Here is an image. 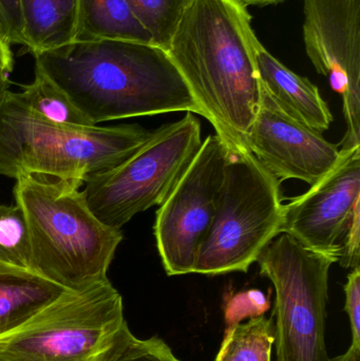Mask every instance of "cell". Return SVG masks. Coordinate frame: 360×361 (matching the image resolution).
<instances>
[{
	"mask_svg": "<svg viewBox=\"0 0 360 361\" xmlns=\"http://www.w3.org/2000/svg\"><path fill=\"white\" fill-rule=\"evenodd\" d=\"M25 48L33 56L74 42L80 0H20Z\"/></svg>",
	"mask_w": 360,
	"mask_h": 361,
	"instance_id": "9a60e30c",
	"label": "cell"
},
{
	"mask_svg": "<svg viewBox=\"0 0 360 361\" xmlns=\"http://www.w3.org/2000/svg\"><path fill=\"white\" fill-rule=\"evenodd\" d=\"M245 6H268V4H280L285 0H240Z\"/></svg>",
	"mask_w": 360,
	"mask_h": 361,
	"instance_id": "83f0119b",
	"label": "cell"
},
{
	"mask_svg": "<svg viewBox=\"0 0 360 361\" xmlns=\"http://www.w3.org/2000/svg\"><path fill=\"white\" fill-rule=\"evenodd\" d=\"M344 290L346 294L345 311L348 314L352 333L351 345L360 347V267H355L349 274Z\"/></svg>",
	"mask_w": 360,
	"mask_h": 361,
	"instance_id": "603a6c76",
	"label": "cell"
},
{
	"mask_svg": "<svg viewBox=\"0 0 360 361\" xmlns=\"http://www.w3.org/2000/svg\"><path fill=\"white\" fill-rule=\"evenodd\" d=\"M13 69H14V56H13L11 44L0 33V70L11 74Z\"/></svg>",
	"mask_w": 360,
	"mask_h": 361,
	"instance_id": "484cf974",
	"label": "cell"
},
{
	"mask_svg": "<svg viewBox=\"0 0 360 361\" xmlns=\"http://www.w3.org/2000/svg\"><path fill=\"white\" fill-rule=\"evenodd\" d=\"M228 146L217 214L192 274L247 273L281 233L283 204L279 180L244 146Z\"/></svg>",
	"mask_w": 360,
	"mask_h": 361,
	"instance_id": "5b68a950",
	"label": "cell"
},
{
	"mask_svg": "<svg viewBox=\"0 0 360 361\" xmlns=\"http://www.w3.org/2000/svg\"><path fill=\"white\" fill-rule=\"evenodd\" d=\"M359 204L360 146H356L340 149L335 166L325 177L304 195L283 204L281 233L309 250L340 261L345 237Z\"/></svg>",
	"mask_w": 360,
	"mask_h": 361,
	"instance_id": "8fae6325",
	"label": "cell"
},
{
	"mask_svg": "<svg viewBox=\"0 0 360 361\" xmlns=\"http://www.w3.org/2000/svg\"><path fill=\"white\" fill-rule=\"evenodd\" d=\"M0 20L11 46L25 47L20 0H0Z\"/></svg>",
	"mask_w": 360,
	"mask_h": 361,
	"instance_id": "cb8c5ba5",
	"label": "cell"
},
{
	"mask_svg": "<svg viewBox=\"0 0 360 361\" xmlns=\"http://www.w3.org/2000/svg\"><path fill=\"white\" fill-rule=\"evenodd\" d=\"M274 317L264 316L230 326L215 361H272Z\"/></svg>",
	"mask_w": 360,
	"mask_h": 361,
	"instance_id": "e0dca14e",
	"label": "cell"
},
{
	"mask_svg": "<svg viewBox=\"0 0 360 361\" xmlns=\"http://www.w3.org/2000/svg\"><path fill=\"white\" fill-rule=\"evenodd\" d=\"M257 262L276 293V361H330L325 343L329 271L337 260L281 233Z\"/></svg>",
	"mask_w": 360,
	"mask_h": 361,
	"instance_id": "8992f818",
	"label": "cell"
},
{
	"mask_svg": "<svg viewBox=\"0 0 360 361\" xmlns=\"http://www.w3.org/2000/svg\"><path fill=\"white\" fill-rule=\"evenodd\" d=\"M247 8L240 0H192L166 50L204 118L234 146H244L261 95Z\"/></svg>",
	"mask_w": 360,
	"mask_h": 361,
	"instance_id": "7a4b0ae2",
	"label": "cell"
},
{
	"mask_svg": "<svg viewBox=\"0 0 360 361\" xmlns=\"http://www.w3.org/2000/svg\"><path fill=\"white\" fill-rule=\"evenodd\" d=\"M125 324L122 296L109 280L68 290L0 337V361H97Z\"/></svg>",
	"mask_w": 360,
	"mask_h": 361,
	"instance_id": "ba28073f",
	"label": "cell"
},
{
	"mask_svg": "<svg viewBox=\"0 0 360 361\" xmlns=\"http://www.w3.org/2000/svg\"><path fill=\"white\" fill-rule=\"evenodd\" d=\"M268 307V299L259 290H252L237 294L226 303L224 318L228 328L241 324L247 318L253 319L263 316Z\"/></svg>",
	"mask_w": 360,
	"mask_h": 361,
	"instance_id": "7402d4cb",
	"label": "cell"
},
{
	"mask_svg": "<svg viewBox=\"0 0 360 361\" xmlns=\"http://www.w3.org/2000/svg\"><path fill=\"white\" fill-rule=\"evenodd\" d=\"M68 290L30 269L0 264V337L23 326Z\"/></svg>",
	"mask_w": 360,
	"mask_h": 361,
	"instance_id": "5bb4252c",
	"label": "cell"
},
{
	"mask_svg": "<svg viewBox=\"0 0 360 361\" xmlns=\"http://www.w3.org/2000/svg\"><path fill=\"white\" fill-rule=\"evenodd\" d=\"M21 88L23 90L17 92L21 101L46 120L63 126H95L54 82L36 68L33 82Z\"/></svg>",
	"mask_w": 360,
	"mask_h": 361,
	"instance_id": "ac0fdd59",
	"label": "cell"
},
{
	"mask_svg": "<svg viewBox=\"0 0 360 361\" xmlns=\"http://www.w3.org/2000/svg\"><path fill=\"white\" fill-rule=\"evenodd\" d=\"M0 33H1L2 35H4V37H6V34H4V27H2L1 20H0Z\"/></svg>",
	"mask_w": 360,
	"mask_h": 361,
	"instance_id": "f546056e",
	"label": "cell"
},
{
	"mask_svg": "<svg viewBox=\"0 0 360 361\" xmlns=\"http://www.w3.org/2000/svg\"><path fill=\"white\" fill-rule=\"evenodd\" d=\"M97 361H182L159 337L139 339L124 324Z\"/></svg>",
	"mask_w": 360,
	"mask_h": 361,
	"instance_id": "44dd1931",
	"label": "cell"
},
{
	"mask_svg": "<svg viewBox=\"0 0 360 361\" xmlns=\"http://www.w3.org/2000/svg\"><path fill=\"white\" fill-rule=\"evenodd\" d=\"M133 14L148 32L152 44L167 50L192 0H128Z\"/></svg>",
	"mask_w": 360,
	"mask_h": 361,
	"instance_id": "d6986e66",
	"label": "cell"
},
{
	"mask_svg": "<svg viewBox=\"0 0 360 361\" xmlns=\"http://www.w3.org/2000/svg\"><path fill=\"white\" fill-rule=\"evenodd\" d=\"M93 125L185 111L204 116L165 49L130 40H74L34 56Z\"/></svg>",
	"mask_w": 360,
	"mask_h": 361,
	"instance_id": "6da1fadb",
	"label": "cell"
},
{
	"mask_svg": "<svg viewBox=\"0 0 360 361\" xmlns=\"http://www.w3.org/2000/svg\"><path fill=\"white\" fill-rule=\"evenodd\" d=\"M244 146L279 180L296 179L310 185L325 177L340 156L338 145L290 116L262 85Z\"/></svg>",
	"mask_w": 360,
	"mask_h": 361,
	"instance_id": "7c38bea8",
	"label": "cell"
},
{
	"mask_svg": "<svg viewBox=\"0 0 360 361\" xmlns=\"http://www.w3.org/2000/svg\"><path fill=\"white\" fill-rule=\"evenodd\" d=\"M130 40L151 37L133 14L128 0H80L75 40Z\"/></svg>",
	"mask_w": 360,
	"mask_h": 361,
	"instance_id": "2e32d148",
	"label": "cell"
},
{
	"mask_svg": "<svg viewBox=\"0 0 360 361\" xmlns=\"http://www.w3.org/2000/svg\"><path fill=\"white\" fill-rule=\"evenodd\" d=\"M201 124L192 112L152 131L122 164L85 180V197L104 224L120 229L135 214L161 205L202 146Z\"/></svg>",
	"mask_w": 360,
	"mask_h": 361,
	"instance_id": "52a82bcc",
	"label": "cell"
},
{
	"mask_svg": "<svg viewBox=\"0 0 360 361\" xmlns=\"http://www.w3.org/2000/svg\"><path fill=\"white\" fill-rule=\"evenodd\" d=\"M84 182L42 175H20L14 186L31 242V269L69 290L107 281L123 240L89 207Z\"/></svg>",
	"mask_w": 360,
	"mask_h": 361,
	"instance_id": "3957f363",
	"label": "cell"
},
{
	"mask_svg": "<svg viewBox=\"0 0 360 361\" xmlns=\"http://www.w3.org/2000/svg\"><path fill=\"white\" fill-rule=\"evenodd\" d=\"M8 75L10 74L6 73V72L0 71V99H1L2 95L6 92L10 86V80H8Z\"/></svg>",
	"mask_w": 360,
	"mask_h": 361,
	"instance_id": "f1b7e54d",
	"label": "cell"
},
{
	"mask_svg": "<svg viewBox=\"0 0 360 361\" xmlns=\"http://www.w3.org/2000/svg\"><path fill=\"white\" fill-rule=\"evenodd\" d=\"M0 71H2V70H0ZM2 72H4V71H2Z\"/></svg>",
	"mask_w": 360,
	"mask_h": 361,
	"instance_id": "4dcf8cb0",
	"label": "cell"
},
{
	"mask_svg": "<svg viewBox=\"0 0 360 361\" xmlns=\"http://www.w3.org/2000/svg\"><path fill=\"white\" fill-rule=\"evenodd\" d=\"M0 264L25 269L31 267L29 227L18 204H0Z\"/></svg>",
	"mask_w": 360,
	"mask_h": 361,
	"instance_id": "ffe728a7",
	"label": "cell"
},
{
	"mask_svg": "<svg viewBox=\"0 0 360 361\" xmlns=\"http://www.w3.org/2000/svg\"><path fill=\"white\" fill-rule=\"evenodd\" d=\"M228 156V144L217 133L209 135L156 210L154 237L167 275L194 273L217 214Z\"/></svg>",
	"mask_w": 360,
	"mask_h": 361,
	"instance_id": "9c48e42d",
	"label": "cell"
},
{
	"mask_svg": "<svg viewBox=\"0 0 360 361\" xmlns=\"http://www.w3.org/2000/svg\"><path fill=\"white\" fill-rule=\"evenodd\" d=\"M256 61L262 86L290 116L319 133L330 128L333 116L314 84L285 67L259 40Z\"/></svg>",
	"mask_w": 360,
	"mask_h": 361,
	"instance_id": "4fadbf2b",
	"label": "cell"
},
{
	"mask_svg": "<svg viewBox=\"0 0 360 361\" xmlns=\"http://www.w3.org/2000/svg\"><path fill=\"white\" fill-rule=\"evenodd\" d=\"M330 361H360V347L351 345L346 353Z\"/></svg>",
	"mask_w": 360,
	"mask_h": 361,
	"instance_id": "4316f807",
	"label": "cell"
},
{
	"mask_svg": "<svg viewBox=\"0 0 360 361\" xmlns=\"http://www.w3.org/2000/svg\"><path fill=\"white\" fill-rule=\"evenodd\" d=\"M139 125L69 127L32 111L18 93L0 99V175H42L85 183L132 157L151 137Z\"/></svg>",
	"mask_w": 360,
	"mask_h": 361,
	"instance_id": "277c9868",
	"label": "cell"
},
{
	"mask_svg": "<svg viewBox=\"0 0 360 361\" xmlns=\"http://www.w3.org/2000/svg\"><path fill=\"white\" fill-rule=\"evenodd\" d=\"M306 54L344 102L347 131L338 147L360 146V0H304Z\"/></svg>",
	"mask_w": 360,
	"mask_h": 361,
	"instance_id": "30bf717a",
	"label": "cell"
},
{
	"mask_svg": "<svg viewBox=\"0 0 360 361\" xmlns=\"http://www.w3.org/2000/svg\"><path fill=\"white\" fill-rule=\"evenodd\" d=\"M360 204L356 206L350 226L342 244L340 265L345 269L359 267L360 257Z\"/></svg>",
	"mask_w": 360,
	"mask_h": 361,
	"instance_id": "d4e9b609",
	"label": "cell"
}]
</instances>
